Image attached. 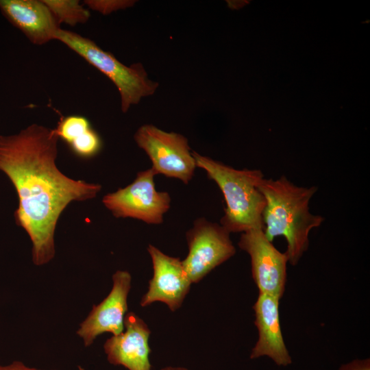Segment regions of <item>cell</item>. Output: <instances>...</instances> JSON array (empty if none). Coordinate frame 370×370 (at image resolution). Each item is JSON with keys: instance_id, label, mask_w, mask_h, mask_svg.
Wrapping results in <instances>:
<instances>
[{"instance_id": "1", "label": "cell", "mask_w": 370, "mask_h": 370, "mask_svg": "<svg viewBox=\"0 0 370 370\" xmlns=\"http://www.w3.org/2000/svg\"><path fill=\"white\" fill-rule=\"evenodd\" d=\"M58 139L56 129L36 123L15 134L0 135V171L16 190L15 220L32 241V260L38 266L55 256L54 234L64 210L72 201L95 197L101 189L58 169Z\"/></svg>"}, {"instance_id": "2", "label": "cell", "mask_w": 370, "mask_h": 370, "mask_svg": "<svg viewBox=\"0 0 370 370\" xmlns=\"http://www.w3.org/2000/svg\"><path fill=\"white\" fill-rule=\"evenodd\" d=\"M258 188L266 199L262 213L264 235L271 242L283 236L287 242L288 262L296 265L308 248L310 232L324 221L309 210L317 188L298 186L284 175L277 180L264 177Z\"/></svg>"}, {"instance_id": "3", "label": "cell", "mask_w": 370, "mask_h": 370, "mask_svg": "<svg viewBox=\"0 0 370 370\" xmlns=\"http://www.w3.org/2000/svg\"><path fill=\"white\" fill-rule=\"evenodd\" d=\"M196 166L204 169L221 190L226 207L220 224L230 233L263 227L266 199L258 188L264 177L258 169H236L192 151Z\"/></svg>"}, {"instance_id": "4", "label": "cell", "mask_w": 370, "mask_h": 370, "mask_svg": "<svg viewBox=\"0 0 370 370\" xmlns=\"http://www.w3.org/2000/svg\"><path fill=\"white\" fill-rule=\"evenodd\" d=\"M55 40L64 44L114 83L120 94L121 108L124 113L142 98L152 95L158 87L157 82L148 77L142 64L127 66L88 38L60 28Z\"/></svg>"}, {"instance_id": "5", "label": "cell", "mask_w": 370, "mask_h": 370, "mask_svg": "<svg viewBox=\"0 0 370 370\" xmlns=\"http://www.w3.org/2000/svg\"><path fill=\"white\" fill-rule=\"evenodd\" d=\"M156 172L149 168L138 172L126 187L106 195L102 202L116 218H133L148 224H160L169 210L171 197L155 187Z\"/></svg>"}, {"instance_id": "6", "label": "cell", "mask_w": 370, "mask_h": 370, "mask_svg": "<svg viewBox=\"0 0 370 370\" xmlns=\"http://www.w3.org/2000/svg\"><path fill=\"white\" fill-rule=\"evenodd\" d=\"M134 140L149 156L151 168L156 174L178 179L186 184L191 180L197 166L184 136L145 124L136 132Z\"/></svg>"}, {"instance_id": "7", "label": "cell", "mask_w": 370, "mask_h": 370, "mask_svg": "<svg viewBox=\"0 0 370 370\" xmlns=\"http://www.w3.org/2000/svg\"><path fill=\"white\" fill-rule=\"evenodd\" d=\"M230 234L221 224L204 217L194 221L186 234L188 253L182 260L192 283L199 282L235 254Z\"/></svg>"}, {"instance_id": "8", "label": "cell", "mask_w": 370, "mask_h": 370, "mask_svg": "<svg viewBox=\"0 0 370 370\" xmlns=\"http://www.w3.org/2000/svg\"><path fill=\"white\" fill-rule=\"evenodd\" d=\"M263 229L259 227L243 232L238 245L250 256L251 275L259 293L280 299L285 290L288 258L268 240Z\"/></svg>"}, {"instance_id": "9", "label": "cell", "mask_w": 370, "mask_h": 370, "mask_svg": "<svg viewBox=\"0 0 370 370\" xmlns=\"http://www.w3.org/2000/svg\"><path fill=\"white\" fill-rule=\"evenodd\" d=\"M147 251L152 262L153 276L140 304L146 307L160 301L175 312L181 307L193 283L180 258L166 255L152 245L147 247Z\"/></svg>"}, {"instance_id": "10", "label": "cell", "mask_w": 370, "mask_h": 370, "mask_svg": "<svg viewBox=\"0 0 370 370\" xmlns=\"http://www.w3.org/2000/svg\"><path fill=\"white\" fill-rule=\"evenodd\" d=\"M112 288L107 297L92 307L86 319L79 325L77 334L85 346H90L101 334L118 335L124 330L127 312V297L132 277L126 271H117L112 275Z\"/></svg>"}, {"instance_id": "11", "label": "cell", "mask_w": 370, "mask_h": 370, "mask_svg": "<svg viewBox=\"0 0 370 370\" xmlns=\"http://www.w3.org/2000/svg\"><path fill=\"white\" fill-rule=\"evenodd\" d=\"M124 329L125 331L113 335L104 343L108 362L128 370H151L149 358L151 331L148 325L137 314L128 312L124 319Z\"/></svg>"}, {"instance_id": "12", "label": "cell", "mask_w": 370, "mask_h": 370, "mask_svg": "<svg viewBox=\"0 0 370 370\" xmlns=\"http://www.w3.org/2000/svg\"><path fill=\"white\" fill-rule=\"evenodd\" d=\"M280 299L278 297L259 293L253 306L258 338L251 349L250 358L267 356L278 366H287L292 363V359L284 341L280 327Z\"/></svg>"}, {"instance_id": "13", "label": "cell", "mask_w": 370, "mask_h": 370, "mask_svg": "<svg viewBox=\"0 0 370 370\" xmlns=\"http://www.w3.org/2000/svg\"><path fill=\"white\" fill-rule=\"evenodd\" d=\"M3 16L33 44L55 40L60 25L42 0H0Z\"/></svg>"}, {"instance_id": "14", "label": "cell", "mask_w": 370, "mask_h": 370, "mask_svg": "<svg viewBox=\"0 0 370 370\" xmlns=\"http://www.w3.org/2000/svg\"><path fill=\"white\" fill-rule=\"evenodd\" d=\"M59 25L70 26L86 23L90 13L78 0H42Z\"/></svg>"}, {"instance_id": "15", "label": "cell", "mask_w": 370, "mask_h": 370, "mask_svg": "<svg viewBox=\"0 0 370 370\" xmlns=\"http://www.w3.org/2000/svg\"><path fill=\"white\" fill-rule=\"evenodd\" d=\"M90 127V123L86 117L71 115L63 118L56 130L59 138L69 145Z\"/></svg>"}, {"instance_id": "16", "label": "cell", "mask_w": 370, "mask_h": 370, "mask_svg": "<svg viewBox=\"0 0 370 370\" xmlns=\"http://www.w3.org/2000/svg\"><path fill=\"white\" fill-rule=\"evenodd\" d=\"M69 145L77 156L89 158L96 156L100 151L102 143L99 135L90 127Z\"/></svg>"}, {"instance_id": "17", "label": "cell", "mask_w": 370, "mask_h": 370, "mask_svg": "<svg viewBox=\"0 0 370 370\" xmlns=\"http://www.w3.org/2000/svg\"><path fill=\"white\" fill-rule=\"evenodd\" d=\"M84 5L87 8L97 11L103 14H108L112 12L125 9L134 4L133 1H119V0H85Z\"/></svg>"}, {"instance_id": "18", "label": "cell", "mask_w": 370, "mask_h": 370, "mask_svg": "<svg viewBox=\"0 0 370 370\" xmlns=\"http://www.w3.org/2000/svg\"><path fill=\"white\" fill-rule=\"evenodd\" d=\"M338 370H370V360L369 358L354 360L343 365Z\"/></svg>"}, {"instance_id": "19", "label": "cell", "mask_w": 370, "mask_h": 370, "mask_svg": "<svg viewBox=\"0 0 370 370\" xmlns=\"http://www.w3.org/2000/svg\"><path fill=\"white\" fill-rule=\"evenodd\" d=\"M0 370H42L26 366L21 361H14L8 365H0Z\"/></svg>"}, {"instance_id": "20", "label": "cell", "mask_w": 370, "mask_h": 370, "mask_svg": "<svg viewBox=\"0 0 370 370\" xmlns=\"http://www.w3.org/2000/svg\"><path fill=\"white\" fill-rule=\"evenodd\" d=\"M160 370H190V369L186 367H182L167 366V367L162 368Z\"/></svg>"}]
</instances>
